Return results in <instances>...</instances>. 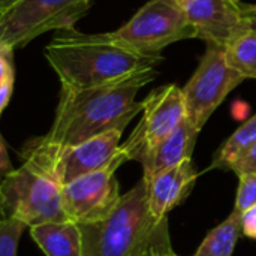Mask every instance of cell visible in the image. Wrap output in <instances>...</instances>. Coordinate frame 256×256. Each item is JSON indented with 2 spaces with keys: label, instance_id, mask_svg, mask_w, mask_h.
Returning <instances> with one entry per match:
<instances>
[{
  "label": "cell",
  "instance_id": "1",
  "mask_svg": "<svg viewBox=\"0 0 256 256\" xmlns=\"http://www.w3.org/2000/svg\"><path fill=\"white\" fill-rule=\"evenodd\" d=\"M158 76L156 69L88 88H60L54 122L40 136L58 146H75L111 130L123 132L144 110L138 92Z\"/></svg>",
  "mask_w": 256,
  "mask_h": 256
},
{
  "label": "cell",
  "instance_id": "2",
  "mask_svg": "<svg viewBox=\"0 0 256 256\" xmlns=\"http://www.w3.org/2000/svg\"><path fill=\"white\" fill-rule=\"evenodd\" d=\"M45 57L60 86L66 88H88L129 78L135 74L156 69L162 56H142L120 45L70 30H57L45 48Z\"/></svg>",
  "mask_w": 256,
  "mask_h": 256
},
{
  "label": "cell",
  "instance_id": "3",
  "mask_svg": "<svg viewBox=\"0 0 256 256\" xmlns=\"http://www.w3.org/2000/svg\"><path fill=\"white\" fill-rule=\"evenodd\" d=\"M80 231L82 256H159L172 250L168 220L152 213L144 178L122 195L111 214L80 225Z\"/></svg>",
  "mask_w": 256,
  "mask_h": 256
},
{
  "label": "cell",
  "instance_id": "4",
  "mask_svg": "<svg viewBox=\"0 0 256 256\" xmlns=\"http://www.w3.org/2000/svg\"><path fill=\"white\" fill-rule=\"evenodd\" d=\"M122 134L111 130L75 146L51 144L38 136L24 144L20 156L22 162L34 165L63 188L117 160L123 154Z\"/></svg>",
  "mask_w": 256,
  "mask_h": 256
},
{
  "label": "cell",
  "instance_id": "5",
  "mask_svg": "<svg viewBox=\"0 0 256 256\" xmlns=\"http://www.w3.org/2000/svg\"><path fill=\"white\" fill-rule=\"evenodd\" d=\"M96 34L136 54L162 56L168 45L196 38V30L178 2L148 0L120 28Z\"/></svg>",
  "mask_w": 256,
  "mask_h": 256
},
{
  "label": "cell",
  "instance_id": "6",
  "mask_svg": "<svg viewBox=\"0 0 256 256\" xmlns=\"http://www.w3.org/2000/svg\"><path fill=\"white\" fill-rule=\"evenodd\" d=\"M0 210L3 219H16L30 228L69 220L62 188L28 162L2 177Z\"/></svg>",
  "mask_w": 256,
  "mask_h": 256
},
{
  "label": "cell",
  "instance_id": "7",
  "mask_svg": "<svg viewBox=\"0 0 256 256\" xmlns=\"http://www.w3.org/2000/svg\"><path fill=\"white\" fill-rule=\"evenodd\" d=\"M92 0H18L0 12V45L21 48L48 30H70Z\"/></svg>",
  "mask_w": 256,
  "mask_h": 256
},
{
  "label": "cell",
  "instance_id": "8",
  "mask_svg": "<svg viewBox=\"0 0 256 256\" xmlns=\"http://www.w3.org/2000/svg\"><path fill=\"white\" fill-rule=\"evenodd\" d=\"M244 80L230 66L224 48L207 45L195 74L183 87L188 120L201 132L225 98Z\"/></svg>",
  "mask_w": 256,
  "mask_h": 256
},
{
  "label": "cell",
  "instance_id": "9",
  "mask_svg": "<svg viewBox=\"0 0 256 256\" xmlns=\"http://www.w3.org/2000/svg\"><path fill=\"white\" fill-rule=\"evenodd\" d=\"M142 102V118L126 142L122 144L128 160H138L140 164L150 150L188 118L183 88L176 84L154 88Z\"/></svg>",
  "mask_w": 256,
  "mask_h": 256
},
{
  "label": "cell",
  "instance_id": "10",
  "mask_svg": "<svg viewBox=\"0 0 256 256\" xmlns=\"http://www.w3.org/2000/svg\"><path fill=\"white\" fill-rule=\"evenodd\" d=\"M128 162L123 154L104 170L87 174L62 188L63 206L70 222L78 225L105 219L122 200L116 171Z\"/></svg>",
  "mask_w": 256,
  "mask_h": 256
},
{
  "label": "cell",
  "instance_id": "11",
  "mask_svg": "<svg viewBox=\"0 0 256 256\" xmlns=\"http://www.w3.org/2000/svg\"><path fill=\"white\" fill-rule=\"evenodd\" d=\"M196 38L207 45L226 48V45L246 27L255 22L249 4L240 0H182Z\"/></svg>",
  "mask_w": 256,
  "mask_h": 256
},
{
  "label": "cell",
  "instance_id": "12",
  "mask_svg": "<svg viewBox=\"0 0 256 256\" xmlns=\"http://www.w3.org/2000/svg\"><path fill=\"white\" fill-rule=\"evenodd\" d=\"M196 170L192 159L172 166L147 182L148 204L158 219H166L168 213L178 206L192 190L196 180Z\"/></svg>",
  "mask_w": 256,
  "mask_h": 256
},
{
  "label": "cell",
  "instance_id": "13",
  "mask_svg": "<svg viewBox=\"0 0 256 256\" xmlns=\"http://www.w3.org/2000/svg\"><path fill=\"white\" fill-rule=\"evenodd\" d=\"M200 130L186 118L171 135L160 141L142 159V177L150 180L158 174L192 159Z\"/></svg>",
  "mask_w": 256,
  "mask_h": 256
},
{
  "label": "cell",
  "instance_id": "14",
  "mask_svg": "<svg viewBox=\"0 0 256 256\" xmlns=\"http://www.w3.org/2000/svg\"><path fill=\"white\" fill-rule=\"evenodd\" d=\"M30 237L46 256H82L80 225L75 222H50L30 228Z\"/></svg>",
  "mask_w": 256,
  "mask_h": 256
},
{
  "label": "cell",
  "instance_id": "15",
  "mask_svg": "<svg viewBox=\"0 0 256 256\" xmlns=\"http://www.w3.org/2000/svg\"><path fill=\"white\" fill-rule=\"evenodd\" d=\"M243 234V214L232 213L216 228H213L202 240L192 256H232L234 248Z\"/></svg>",
  "mask_w": 256,
  "mask_h": 256
},
{
  "label": "cell",
  "instance_id": "16",
  "mask_svg": "<svg viewBox=\"0 0 256 256\" xmlns=\"http://www.w3.org/2000/svg\"><path fill=\"white\" fill-rule=\"evenodd\" d=\"M226 60L246 80H256V21L242 30L225 48Z\"/></svg>",
  "mask_w": 256,
  "mask_h": 256
},
{
  "label": "cell",
  "instance_id": "17",
  "mask_svg": "<svg viewBox=\"0 0 256 256\" xmlns=\"http://www.w3.org/2000/svg\"><path fill=\"white\" fill-rule=\"evenodd\" d=\"M256 142V114L244 122L214 153L212 170H230L232 162Z\"/></svg>",
  "mask_w": 256,
  "mask_h": 256
},
{
  "label": "cell",
  "instance_id": "18",
  "mask_svg": "<svg viewBox=\"0 0 256 256\" xmlns=\"http://www.w3.org/2000/svg\"><path fill=\"white\" fill-rule=\"evenodd\" d=\"M15 69H14V50L8 45H0V111L8 108L14 93Z\"/></svg>",
  "mask_w": 256,
  "mask_h": 256
},
{
  "label": "cell",
  "instance_id": "19",
  "mask_svg": "<svg viewBox=\"0 0 256 256\" xmlns=\"http://www.w3.org/2000/svg\"><path fill=\"white\" fill-rule=\"evenodd\" d=\"M27 225L16 219L0 220V256H16L18 243Z\"/></svg>",
  "mask_w": 256,
  "mask_h": 256
},
{
  "label": "cell",
  "instance_id": "20",
  "mask_svg": "<svg viewBox=\"0 0 256 256\" xmlns=\"http://www.w3.org/2000/svg\"><path fill=\"white\" fill-rule=\"evenodd\" d=\"M256 206V172H246L238 176V188L236 195L234 210L244 214Z\"/></svg>",
  "mask_w": 256,
  "mask_h": 256
},
{
  "label": "cell",
  "instance_id": "21",
  "mask_svg": "<svg viewBox=\"0 0 256 256\" xmlns=\"http://www.w3.org/2000/svg\"><path fill=\"white\" fill-rule=\"evenodd\" d=\"M230 171L236 172L237 177L246 172H256V142L232 162Z\"/></svg>",
  "mask_w": 256,
  "mask_h": 256
},
{
  "label": "cell",
  "instance_id": "22",
  "mask_svg": "<svg viewBox=\"0 0 256 256\" xmlns=\"http://www.w3.org/2000/svg\"><path fill=\"white\" fill-rule=\"evenodd\" d=\"M243 236L256 240V206L243 214Z\"/></svg>",
  "mask_w": 256,
  "mask_h": 256
},
{
  "label": "cell",
  "instance_id": "23",
  "mask_svg": "<svg viewBox=\"0 0 256 256\" xmlns=\"http://www.w3.org/2000/svg\"><path fill=\"white\" fill-rule=\"evenodd\" d=\"M0 142H2L0 144V174H2V177H4L14 171V166H12L9 156H8V146H6L4 138H2Z\"/></svg>",
  "mask_w": 256,
  "mask_h": 256
},
{
  "label": "cell",
  "instance_id": "24",
  "mask_svg": "<svg viewBox=\"0 0 256 256\" xmlns=\"http://www.w3.org/2000/svg\"><path fill=\"white\" fill-rule=\"evenodd\" d=\"M18 0H0V12H3V10H6V9H9L12 4H15Z\"/></svg>",
  "mask_w": 256,
  "mask_h": 256
},
{
  "label": "cell",
  "instance_id": "25",
  "mask_svg": "<svg viewBox=\"0 0 256 256\" xmlns=\"http://www.w3.org/2000/svg\"><path fill=\"white\" fill-rule=\"evenodd\" d=\"M249 10H250V14L254 16V20L256 21V4H249Z\"/></svg>",
  "mask_w": 256,
  "mask_h": 256
},
{
  "label": "cell",
  "instance_id": "26",
  "mask_svg": "<svg viewBox=\"0 0 256 256\" xmlns=\"http://www.w3.org/2000/svg\"><path fill=\"white\" fill-rule=\"evenodd\" d=\"M159 256H178L174 254V250H171V252H166V254H164V255H159Z\"/></svg>",
  "mask_w": 256,
  "mask_h": 256
},
{
  "label": "cell",
  "instance_id": "27",
  "mask_svg": "<svg viewBox=\"0 0 256 256\" xmlns=\"http://www.w3.org/2000/svg\"><path fill=\"white\" fill-rule=\"evenodd\" d=\"M176 2H182V0H176Z\"/></svg>",
  "mask_w": 256,
  "mask_h": 256
}]
</instances>
